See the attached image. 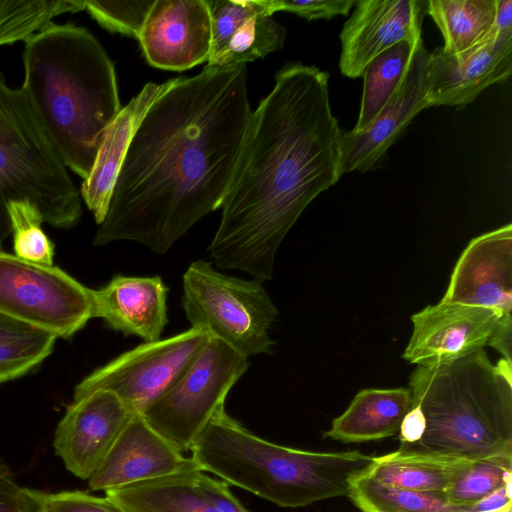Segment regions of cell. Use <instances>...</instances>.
<instances>
[{
	"instance_id": "cell-1",
	"label": "cell",
	"mask_w": 512,
	"mask_h": 512,
	"mask_svg": "<svg viewBox=\"0 0 512 512\" xmlns=\"http://www.w3.org/2000/svg\"><path fill=\"white\" fill-rule=\"evenodd\" d=\"M252 112L244 64L177 77L135 131L93 243L128 240L166 253L221 207Z\"/></svg>"
},
{
	"instance_id": "cell-2",
	"label": "cell",
	"mask_w": 512,
	"mask_h": 512,
	"mask_svg": "<svg viewBox=\"0 0 512 512\" xmlns=\"http://www.w3.org/2000/svg\"><path fill=\"white\" fill-rule=\"evenodd\" d=\"M328 80L329 74L315 66L289 63L252 112L208 247L217 267L270 280L289 230L342 176V131L331 110Z\"/></svg>"
},
{
	"instance_id": "cell-3",
	"label": "cell",
	"mask_w": 512,
	"mask_h": 512,
	"mask_svg": "<svg viewBox=\"0 0 512 512\" xmlns=\"http://www.w3.org/2000/svg\"><path fill=\"white\" fill-rule=\"evenodd\" d=\"M26 91L65 167L86 179L121 110L115 68L99 40L51 23L25 40Z\"/></svg>"
},
{
	"instance_id": "cell-4",
	"label": "cell",
	"mask_w": 512,
	"mask_h": 512,
	"mask_svg": "<svg viewBox=\"0 0 512 512\" xmlns=\"http://www.w3.org/2000/svg\"><path fill=\"white\" fill-rule=\"evenodd\" d=\"M409 386L426 430L400 449L469 460L512 455V363L501 358L493 364L481 349L417 366Z\"/></svg>"
},
{
	"instance_id": "cell-5",
	"label": "cell",
	"mask_w": 512,
	"mask_h": 512,
	"mask_svg": "<svg viewBox=\"0 0 512 512\" xmlns=\"http://www.w3.org/2000/svg\"><path fill=\"white\" fill-rule=\"evenodd\" d=\"M203 472L278 506L297 508L348 496L374 457L359 451L311 452L259 438L219 409L191 448Z\"/></svg>"
},
{
	"instance_id": "cell-6",
	"label": "cell",
	"mask_w": 512,
	"mask_h": 512,
	"mask_svg": "<svg viewBox=\"0 0 512 512\" xmlns=\"http://www.w3.org/2000/svg\"><path fill=\"white\" fill-rule=\"evenodd\" d=\"M18 200L55 228L70 229L82 215L79 190L26 91L7 85L0 70V248L11 234L7 205Z\"/></svg>"
},
{
	"instance_id": "cell-7",
	"label": "cell",
	"mask_w": 512,
	"mask_h": 512,
	"mask_svg": "<svg viewBox=\"0 0 512 512\" xmlns=\"http://www.w3.org/2000/svg\"><path fill=\"white\" fill-rule=\"evenodd\" d=\"M181 305L191 327L204 328L245 357L272 354L278 310L262 282L225 275L204 260L183 275Z\"/></svg>"
},
{
	"instance_id": "cell-8",
	"label": "cell",
	"mask_w": 512,
	"mask_h": 512,
	"mask_svg": "<svg viewBox=\"0 0 512 512\" xmlns=\"http://www.w3.org/2000/svg\"><path fill=\"white\" fill-rule=\"evenodd\" d=\"M248 367L247 357L211 336L179 380L141 415L180 452L191 451Z\"/></svg>"
},
{
	"instance_id": "cell-9",
	"label": "cell",
	"mask_w": 512,
	"mask_h": 512,
	"mask_svg": "<svg viewBox=\"0 0 512 512\" xmlns=\"http://www.w3.org/2000/svg\"><path fill=\"white\" fill-rule=\"evenodd\" d=\"M0 312L68 338L93 318L92 290L58 267L0 251Z\"/></svg>"
},
{
	"instance_id": "cell-10",
	"label": "cell",
	"mask_w": 512,
	"mask_h": 512,
	"mask_svg": "<svg viewBox=\"0 0 512 512\" xmlns=\"http://www.w3.org/2000/svg\"><path fill=\"white\" fill-rule=\"evenodd\" d=\"M210 337L206 329L191 327L144 342L85 377L75 387L74 400L95 390H109L131 414H141L179 380Z\"/></svg>"
},
{
	"instance_id": "cell-11",
	"label": "cell",
	"mask_w": 512,
	"mask_h": 512,
	"mask_svg": "<svg viewBox=\"0 0 512 512\" xmlns=\"http://www.w3.org/2000/svg\"><path fill=\"white\" fill-rule=\"evenodd\" d=\"M430 52L422 38L413 49L397 89L372 123L359 132H342L339 152L342 173L366 172L378 166L388 149L402 136L412 120L427 108L426 77Z\"/></svg>"
},
{
	"instance_id": "cell-12",
	"label": "cell",
	"mask_w": 512,
	"mask_h": 512,
	"mask_svg": "<svg viewBox=\"0 0 512 512\" xmlns=\"http://www.w3.org/2000/svg\"><path fill=\"white\" fill-rule=\"evenodd\" d=\"M511 72L512 33L491 29L484 41L459 54L437 47L430 53L426 77L427 108H463L489 86L505 82Z\"/></svg>"
},
{
	"instance_id": "cell-13",
	"label": "cell",
	"mask_w": 512,
	"mask_h": 512,
	"mask_svg": "<svg viewBox=\"0 0 512 512\" xmlns=\"http://www.w3.org/2000/svg\"><path fill=\"white\" fill-rule=\"evenodd\" d=\"M502 316L482 307L440 301L411 316L402 358L417 366L456 360L484 349Z\"/></svg>"
},
{
	"instance_id": "cell-14",
	"label": "cell",
	"mask_w": 512,
	"mask_h": 512,
	"mask_svg": "<svg viewBox=\"0 0 512 512\" xmlns=\"http://www.w3.org/2000/svg\"><path fill=\"white\" fill-rule=\"evenodd\" d=\"M130 416L122 401L109 390H95L76 399L55 430V453L69 472L89 480Z\"/></svg>"
},
{
	"instance_id": "cell-15",
	"label": "cell",
	"mask_w": 512,
	"mask_h": 512,
	"mask_svg": "<svg viewBox=\"0 0 512 512\" xmlns=\"http://www.w3.org/2000/svg\"><path fill=\"white\" fill-rule=\"evenodd\" d=\"M426 0H360L340 33V71L363 75L368 64L393 45L421 39Z\"/></svg>"
},
{
	"instance_id": "cell-16",
	"label": "cell",
	"mask_w": 512,
	"mask_h": 512,
	"mask_svg": "<svg viewBox=\"0 0 512 512\" xmlns=\"http://www.w3.org/2000/svg\"><path fill=\"white\" fill-rule=\"evenodd\" d=\"M150 65L184 71L211 54V18L206 0H154L138 38Z\"/></svg>"
},
{
	"instance_id": "cell-17",
	"label": "cell",
	"mask_w": 512,
	"mask_h": 512,
	"mask_svg": "<svg viewBox=\"0 0 512 512\" xmlns=\"http://www.w3.org/2000/svg\"><path fill=\"white\" fill-rule=\"evenodd\" d=\"M441 301L512 310V225L472 239L458 258Z\"/></svg>"
},
{
	"instance_id": "cell-18",
	"label": "cell",
	"mask_w": 512,
	"mask_h": 512,
	"mask_svg": "<svg viewBox=\"0 0 512 512\" xmlns=\"http://www.w3.org/2000/svg\"><path fill=\"white\" fill-rule=\"evenodd\" d=\"M194 469L199 467L192 457H185L140 413H133L89 478V487L106 492Z\"/></svg>"
},
{
	"instance_id": "cell-19",
	"label": "cell",
	"mask_w": 512,
	"mask_h": 512,
	"mask_svg": "<svg viewBox=\"0 0 512 512\" xmlns=\"http://www.w3.org/2000/svg\"><path fill=\"white\" fill-rule=\"evenodd\" d=\"M167 294L160 276L118 274L101 289L92 290L93 317L124 335L157 341L168 323Z\"/></svg>"
},
{
	"instance_id": "cell-20",
	"label": "cell",
	"mask_w": 512,
	"mask_h": 512,
	"mask_svg": "<svg viewBox=\"0 0 512 512\" xmlns=\"http://www.w3.org/2000/svg\"><path fill=\"white\" fill-rule=\"evenodd\" d=\"M176 81L147 83L107 127L93 167L84 179L80 196L100 225L108 212L113 189L135 131L152 103Z\"/></svg>"
},
{
	"instance_id": "cell-21",
	"label": "cell",
	"mask_w": 512,
	"mask_h": 512,
	"mask_svg": "<svg viewBox=\"0 0 512 512\" xmlns=\"http://www.w3.org/2000/svg\"><path fill=\"white\" fill-rule=\"evenodd\" d=\"M412 402L410 388L363 389L346 411L332 421L324 437L342 443H362L393 436L399 432Z\"/></svg>"
},
{
	"instance_id": "cell-22",
	"label": "cell",
	"mask_w": 512,
	"mask_h": 512,
	"mask_svg": "<svg viewBox=\"0 0 512 512\" xmlns=\"http://www.w3.org/2000/svg\"><path fill=\"white\" fill-rule=\"evenodd\" d=\"M200 469L106 491L124 512H219Z\"/></svg>"
},
{
	"instance_id": "cell-23",
	"label": "cell",
	"mask_w": 512,
	"mask_h": 512,
	"mask_svg": "<svg viewBox=\"0 0 512 512\" xmlns=\"http://www.w3.org/2000/svg\"><path fill=\"white\" fill-rule=\"evenodd\" d=\"M475 460L400 449L379 457L365 473L386 485L443 493Z\"/></svg>"
},
{
	"instance_id": "cell-24",
	"label": "cell",
	"mask_w": 512,
	"mask_h": 512,
	"mask_svg": "<svg viewBox=\"0 0 512 512\" xmlns=\"http://www.w3.org/2000/svg\"><path fill=\"white\" fill-rule=\"evenodd\" d=\"M427 14L443 35V51L459 54L486 39L494 23L496 0H427Z\"/></svg>"
},
{
	"instance_id": "cell-25",
	"label": "cell",
	"mask_w": 512,
	"mask_h": 512,
	"mask_svg": "<svg viewBox=\"0 0 512 512\" xmlns=\"http://www.w3.org/2000/svg\"><path fill=\"white\" fill-rule=\"evenodd\" d=\"M56 336L0 312V383L19 378L53 351Z\"/></svg>"
},
{
	"instance_id": "cell-26",
	"label": "cell",
	"mask_w": 512,
	"mask_h": 512,
	"mask_svg": "<svg viewBox=\"0 0 512 512\" xmlns=\"http://www.w3.org/2000/svg\"><path fill=\"white\" fill-rule=\"evenodd\" d=\"M414 45L403 40L379 54L365 68L360 111L352 131L366 129L388 102L406 72Z\"/></svg>"
},
{
	"instance_id": "cell-27",
	"label": "cell",
	"mask_w": 512,
	"mask_h": 512,
	"mask_svg": "<svg viewBox=\"0 0 512 512\" xmlns=\"http://www.w3.org/2000/svg\"><path fill=\"white\" fill-rule=\"evenodd\" d=\"M348 497L362 512H461L441 493L417 492L383 484L366 474L356 478Z\"/></svg>"
},
{
	"instance_id": "cell-28",
	"label": "cell",
	"mask_w": 512,
	"mask_h": 512,
	"mask_svg": "<svg viewBox=\"0 0 512 512\" xmlns=\"http://www.w3.org/2000/svg\"><path fill=\"white\" fill-rule=\"evenodd\" d=\"M82 0H0V46L25 41L63 13L84 10Z\"/></svg>"
},
{
	"instance_id": "cell-29",
	"label": "cell",
	"mask_w": 512,
	"mask_h": 512,
	"mask_svg": "<svg viewBox=\"0 0 512 512\" xmlns=\"http://www.w3.org/2000/svg\"><path fill=\"white\" fill-rule=\"evenodd\" d=\"M286 29L267 13L246 19L232 35L228 46L214 62L217 66L245 65L264 58L284 45ZM211 66V65H210Z\"/></svg>"
},
{
	"instance_id": "cell-30",
	"label": "cell",
	"mask_w": 512,
	"mask_h": 512,
	"mask_svg": "<svg viewBox=\"0 0 512 512\" xmlns=\"http://www.w3.org/2000/svg\"><path fill=\"white\" fill-rule=\"evenodd\" d=\"M509 483H512V455H499L473 461L441 494L456 506L471 507Z\"/></svg>"
},
{
	"instance_id": "cell-31",
	"label": "cell",
	"mask_w": 512,
	"mask_h": 512,
	"mask_svg": "<svg viewBox=\"0 0 512 512\" xmlns=\"http://www.w3.org/2000/svg\"><path fill=\"white\" fill-rule=\"evenodd\" d=\"M7 211L15 256L28 262L52 265L54 244L41 228L43 217L29 200L11 201Z\"/></svg>"
},
{
	"instance_id": "cell-32",
	"label": "cell",
	"mask_w": 512,
	"mask_h": 512,
	"mask_svg": "<svg viewBox=\"0 0 512 512\" xmlns=\"http://www.w3.org/2000/svg\"><path fill=\"white\" fill-rule=\"evenodd\" d=\"M211 18V54L207 65H213L229 44L238 27L249 17L273 15L268 0H206Z\"/></svg>"
},
{
	"instance_id": "cell-33",
	"label": "cell",
	"mask_w": 512,
	"mask_h": 512,
	"mask_svg": "<svg viewBox=\"0 0 512 512\" xmlns=\"http://www.w3.org/2000/svg\"><path fill=\"white\" fill-rule=\"evenodd\" d=\"M154 1H85L84 10L110 32L139 38Z\"/></svg>"
},
{
	"instance_id": "cell-34",
	"label": "cell",
	"mask_w": 512,
	"mask_h": 512,
	"mask_svg": "<svg viewBox=\"0 0 512 512\" xmlns=\"http://www.w3.org/2000/svg\"><path fill=\"white\" fill-rule=\"evenodd\" d=\"M43 512H124L108 497H97L83 491L41 492Z\"/></svg>"
},
{
	"instance_id": "cell-35",
	"label": "cell",
	"mask_w": 512,
	"mask_h": 512,
	"mask_svg": "<svg viewBox=\"0 0 512 512\" xmlns=\"http://www.w3.org/2000/svg\"><path fill=\"white\" fill-rule=\"evenodd\" d=\"M272 13L277 11L292 12L307 20L330 19L339 15H347L357 4L354 0H269Z\"/></svg>"
},
{
	"instance_id": "cell-36",
	"label": "cell",
	"mask_w": 512,
	"mask_h": 512,
	"mask_svg": "<svg viewBox=\"0 0 512 512\" xmlns=\"http://www.w3.org/2000/svg\"><path fill=\"white\" fill-rule=\"evenodd\" d=\"M41 492L20 486L0 459V512H20L40 501Z\"/></svg>"
},
{
	"instance_id": "cell-37",
	"label": "cell",
	"mask_w": 512,
	"mask_h": 512,
	"mask_svg": "<svg viewBox=\"0 0 512 512\" xmlns=\"http://www.w3.org/2000/svg\"><path fill=\"white\" fill-rule=\"evenodd\" d=\"M426 430V418L417 402H412L410 410L404 416L400 429L399 439L401 444L412 445L420 441Z\"/></svg>"
},
{
	"instance_id": "cell-38",
	"label": "cell",
	"mask_w": 512,
	"mask_h": 512,
	"mask_svg": "<svg viewBox=\"0 0 512 512\" xmlns=\"http://www.w3.org/2000/svg\"><path fill=\"white\" fill-rule=\"evenodd\" d=\"M488 346L497 350L503 359L512 363V316H502L499 324L488 342Z\"/></svg>"
},
{
	"instance_id": "cell-39",
	"label": "cell",
	"mask_w": 512,
	"mask_h": 512,
	"mask_svg": "<svg viewBox=\"0 0 512 512\" xmlns=\"http://www.w3.org/2000/svg\"><path fill=\"white\" fill-rule=\"evenodd\" d=\"M492 30L512 33V0H496V14Z\"/></svg>"
},
{
	"instance_id": "cell-40",
	"label": "cell",
	"mask_w": 512,
	"mask_h": 512,
	"mask_svg": "<svg viewBox=\"0 0 512 512\" xmlns=\"http://www.w3.org/2000/svg\"><path fill=\"white\" fill-rule=\"evenodd\" d=\"M20 512H43L42 507H41V495H40V501L37 504H35L25 510H22Z\"/></svg>"
},
{
	"instance_id": "cell-41",
	"label": "cell",
	"mask_w": 512,
	"mask_h": 512,
	"mask_svg": "<svg viewBox=\"0 0 512 512\" xmlns=\"http://www.w3.org/2000/svg\"><path fill=\"white\" fill-rule=\"evenodd\" d=\"M511 507H512V506H511ZM507 508H510V507H507ZM507 508H505V509H507ZM505 509H502V510H499V511H493V512H501V511H503V510H505ZM461 512H486V511H476V510H474V509H471V510H466V511H461Z\"/></svg>"
},
{
	"instance_id": "cell-42",
	"label": "cell",
	"mask_w": 512,
	"mask_h": 512,
	"mask_svg": "<svg viewBox=\"0 0 512 512\" xmlns=\"http://www.w3.org/2000/svg\"><path fill=\"white\" fill-rule=\"evenodd\" d=\"M501 512H512V507L507 508V509H505V510H503V511H501Z\"/></svg>"
}]
</instances>
